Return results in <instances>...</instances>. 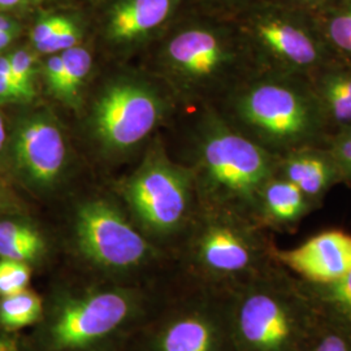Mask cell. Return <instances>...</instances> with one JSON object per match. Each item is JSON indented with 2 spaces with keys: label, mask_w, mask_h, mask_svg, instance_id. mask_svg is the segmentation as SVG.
<instances>
[{
  "label": "cell",
  "mask_w": 351,
  "mask_h": 351,
  "mask_svg": "<svg viewBox=\"0 0 351 351\" xmlns=\"http://www.w3.org/2000/svg\"><path fill=\"white\" fill-rule=\"evenodd\" d=\"M217 3L226 5V7H233V8H239L241 11L246 7H249L254 3H258L261 0H216Z\"/></svg>",
  "instance_id": "cell-33"
},
{
  "label": "cell",
  "mask_w": 351,
  "mask_h": 351,
  "mask_svg": "<svg viewBox=\"0 0 351 351\" xmlns=\"http://www.w3.org/2000/svg\"><path fill=\"white\" fill-rule=\"evenodd\" d=\"M311 298L320 303L322 310L341 326L351 328V271L329 284H311Z\"/></svg>",
  "instance_id": "cell-21"
},
{
  "label": "cell",
  "mask_w": 351,
  "mask_h": 351,
  "mask_svg": "<svg viewBox=\"0 0 351 351\" xmlns=\"http://www.w3.org/2000/svg\"><path fill=\"white\" fill-rule=\"evenodd\" d=\"M197 130V178L203 193L216 208L256 223L259 195L276 173V156L233 129L213 108Z\"/></svg>",
  "instance_id": "cell-2"
},
{
  "label": "cell",
  "mask_w": 351,
  "mask_h": 351,
  "mask_svg": "<svg viewBox=\"0 0 351 351\" xmlns=\"http://www.w3.org/2000/svg\"><path fill=\"white\" fill-rule=\"evenodd\" d=\"M275 256L311 284H329L351 271V234L326 230L291 250H275Z\"/></svg>",
  "instance_id": "cell-12"
},
{
  "label": "cell",
  "mask_w": 351,
  "mask_h": 351,
  "mask_svg": "<svg viewBox=\"0 0 351 351\" xmlns=\"http://www.w3.org/2000/svg\"><path fill=\"white\" fill-rule=\"evenodd\" d=\"M4 142H5V128H4V123H3V117L0 114V150L3 149Z\"/></svg>",
  "instance_id": "cell-36"
},
{
  "label": "cell",
  "mask_w": 351,
  "mask_h": 351,
  "mask_svg": "<svg viewBox=\"0 0 351 351\" xmlns=\"http://www.w3.org/2000/svg\"><path fill=\"white\" fill-rule=\"evenodd\" d=\"M242 12L237 26L259 69L310 77L335 58L308 13L274 0L254 3Z\"/></svg>",
  "instance_id": "cell-4"
},
{
  "label": "cell",
  "mask_w": 351,
  "mask_h": 351,
  "mask_svg": "<svg viewBox=\"0 0 351 351\" xmlns=\"http://www.w3.org/2000/svg\"><path fill=\"white\" fill-rule=\"evenodd\" d=\"M81 39V30L80 26L75 24V21L71 19L65 25L56 32L52 37L46 39L45 42L39 43L36 47V50L47 53V55H53V53H60L64 51L69 50L78 45Z\"/></svg>",
  "instance_id": "cell-26"
},
{
  "label": "cell",
  "mask_w": 351,
  "mask_h": 351,
  "mask_svg": "<svg viewBox=\"0 0 351 351\" xmlns=\"http://www.w3.org/2000/svg\"><path fill=\"white\" fill-rule=\"evenodd\" d=\"M275 175L294 184L311 202L319 204L326 193L342 184L339 168L326 146H310L277 158Z\"/></svg>",
  "instance_id": "cell-13"
},
{
  "label": "cell",
  "mask_w": 351,
  "mask_h": 351,
  "mask_svg": "<svg viewBox=\"0 0 351 351\" xmlns=\"http://www.w3.org/2000/svg\"><path fill=\"white\" fill-rule=\"evenodd\" d=\"M310 351H351V342L341 335L330 333L319 339Z\"/></svg>",
  "instance_id": "cell-31"
},
{
  "label": "cell",
  "mask_w": 351,
  "mask_h": 351,
  "mask_svg": "<svg viewBox=\"0 0 351 351\" xmlns=\"http://www.w3.org/2000/svg\"><path fill=\"white\" fill-rule=\"evenodd\" d=\"M274 1L317 17L322 13L326 12V10L332 7L337 0H274Z\"/></svg>",
  "instance_id": "cell-29"
},
{
  "label": "cell",
  "mask_w": 351,
  "mask_h": 351,
  "mask_svg": "<svg viewBox=\"0 0 351 351\" xmlns=\"http://www.w3.org/2000/svg\"><path fill=\"white\" fill-rule=\"evenodd\" d=\"M69 20H71L69 17L60 16V14H55V16H49V17L42 19L32 30V42H33V45L37 46L39 43L45 42L46 39L52 37Z\"/></svg>",
  "instance_id": "cell-27"
},
{
  "label": "cell",
  "mask_w": 351,
  "mask_h": 351,
  "mask_svg": "<svg viewBox=\"0 0 351 351\" xmlns=\"http://www.w3.org/2000/svg\"><path fill=\"white\" fill-rule=\"evenodd\" d=\"M43 315V303L37 293L24 289L11 295L1 297L0 326L8 330H19L33 326Z\"/></svg>",
  "instance_id": "cell-20"
},
{
  "label": "cell",
  "mask_w": 351,
  "mask_h": 351,
  "mask_svg": "<svg viewBox=\"0 0 351 351\" xmlns=\"http://www.w3.org/2000/svg\"><path fill=\"white\" fill-rule=\"evenodd\" d=\"M14 155L30 181L39 186H51L63 173L66 162L60 128L45 114L27 119L17 130Z\"/></svg>",
  "instance_id": "cell-11"
},
{
  "label": "cell",
  "mask_w": 351,
  "mask_h": 351,
  "mask_svg": "<svg viewBox=\"0 0 351 351\" xmlns=\"http://www.w3.org/2000/svg\"><path fill=\"white\" fill-rule=\"evenodd\" d=\"M0 351H23L21 350V346L19 343V341L12 337V336H8V335H4V333H0Z\"/></svg>",
  "instance_id": "cell-32"
},
{
  "label": "cell",
  "mask_w": 351,
  "mask_h": 351,
  "mask_svg": "<svg viewBox=\"0 0 351 351\" xmlns=\"http://www.w3.org/2000/svg\"><path fill=\"white\" fill-rule=\"evenodd\" d=\"M19 25L8 17L0 16V33H17Z\"/></svg>",
  "instance_id": "cell-34"
},
{
  "label": "cell",
  "mask_w": 351,
  "mask_h": 351,
  "mask_svg": "<svg viewBox=\"0 0 351 351\" xmlns=\"http://www.w3.org/2000/svg\"><path fill=\"white\" fill-rule=\"evenodd\" d=\"M25 0H0V8L1 10H10L19 7L20 4H23Z\"/></svg>",
  "instance_id": "cell-35"
},
{
  "label": "cell",
  "mask_w": 351,
  "mask_h": 351,
  "mask_svg": "<svg viewBox=\"0 0 351 351\" xmlns=\"http://www.w3.org/2000/svg\"><path fill=\"white\" fill-rule=\"evenodd\" d=\"M304 306L287 290L262 287L239 302L234 333L241 351H300L308 330Z\"/></svg>",
  "instance_id": "cell-6"
},
{
  "label": "cell",
  "mask_w": 351,
  "mask_h": 351,
  "mask_svg": "<svg viewBox=\"0 0 351 351\" xmlns=\"http://www.w3.org/2000/svg\"><path fill=\"white\" fill-rule=\"evenodd\" d=\"M193 175L168 162L143 167L126 188V197L139 219L158 232H172L188 217Z\"/></svg>",
  "instance_id": "cell-9"
},
{
  "label": "cell",
  "mask_w": 351,
  "mask_h": 351,
  "mask_svg": "<svg viewBox=\"0 0 351 351\" xmlns=\"http://www.w3.org/2000/svg\"><path fill=\"white\" fill-rule=\"evenodd\" d=\"M223 101L226 123L276 158L329 139L308 75L256 69Z\"/></svg>",
  "instance_id": "cell-1"
},
{
  "label": "cell",
  "mask_w": 351,
  "mask_h": 351,
  "mask_svg": "<svg viewBox=\"0 0 351 351\" xmlns=\"http://www.w3.org/2000/svg\"><path fill=\"white\" fill-rule=\"evenodd\" d=\"M75 237L80 249L91 262L110 269L136 267L149 252L143 237L104 201L86 202L78 208Z\"/></svg>",
  "instance_id": "cell-8"
},
{
  "label": "cell",
  "mask_w": 351,
  "mask_h": 351,
  "mask_svg": "<svg viewBox=\"0 0 351 351\" xmlns=\"http://www.w3.org/2000/svg\"><path fill=\"white\" fill-rule=\"evenodd\" d=\"M311 202L300 189L278 176H272L261 191L256 223L276 229L291 228L313 210Z\"/></svg>",
  "instance_id": "cell-17"
},
{
  "label": "cell",
  "mask_w": 351,
  "mask_h": 351,
  "mask_svg": "<svg viewBox=\"0 0 351 351\" xmlns=\"http://www.w3.org/2000/svg\"><path fill=\"white\" fill-rule=\"evenodd\" d=\"M177 0H119L108 21V38L117 43H130L149 36L173 12Z\"/></svg>",
  "instance_id": "cell-15"
},
{
  "label": "cell",
  "mask_w": 351,
  "mask_h": 351,
  "mask_svg": "<svg viewBox=\"0 0 351 351\" xmlns=\"http://www.w3.org/2000/svg\"><path fill=\"white\" fill-rule=\"evenodd\" d=\"M316 20L335 58L351 63V0H337Z\"/></svg>",
  "instance_id": "cell-19"
},
{
  "label": "cell",
  "mask_w": 351,
  "mask_h": 351,
  "mask_svg": "<svg viewBox=\"0 0 351 351\" xmlns=\"http://www.w3.org/2000/svg\"><path fill=\"white\" fill-rule=\"evenodd\" d=\"M165 52L184 90L202 98L223 99L259 69L237 25L191 23L171 38Z\"/></svg>",
  "instance_id": "cell-3"
},
{
  "label": "cell",
  "mask_w": 351,
  "mask_h": 351,
  "mask_svg": "<svg viewBox=\"0 0 351 351\" xmlns=\"http://www.w3.org/2000/svg\"><path fill=\"white\" fill-rule=\"evenodd\" d=\"M308 78L329 137L351 126V63L333 58Z\"/></svg>",
  "instance_id": "cell-14"
},
{
  "label": "cell",
  "mask_w": 351,
  "mask_h": 351,
  "mask_svg": "<svg viewBox=\"0 0 351 351\" xmlns=\"http://www.w3.org/2000/svg\"><path fill=\"white\" fill-rule=\"evenodd\" d=\"M63 71L64 64L62 53L51 55L49 60L45 63V75H46L49 88L56 97H58V94L60 91V86H62Z\"/></svg>",
  "instance_id": "cell-28"
},
{
  "label": "cell",
  "mask_w": 351,
  "mask_h": 351,
  "mask_svg": "<svg viewBox=\"0 0 351 351\" xmlns=\"http://www.w3.org/2000/svg\"><path fill=\"white\" fill-rule=\"evenodd\" d=\"M221 330L210 315L194 311L168 322L156 336L154 351H220Z\"/></svg>",
  "instance_id": "cell-16"
},
{
  "label": "cell",
  "mask_w": 351,
  "mask_h": 351,
  "mask_svg": "<svg viewBox=\"0 0 351 351\" xmlns=\"http://www.w3.org/2000/svg\"><path fill=\"white\" fill-rule=\"evenodd\" d=\"M195 241L202 267L221 276H233L256 268L272 252L258 223L236 213L216 210L203 223Z\"/></svg>",
  "instance_id": "cell-7"
},
{
  "label": "cell",
  "mask_w": 351,
  "mask_h": 351,
  "mask_svg": "<svg viewBox=\"0 0 351 351\" xmlns=\"http://www.w3.org/2000/svg\"><path fill=\"white\" fill-rule=\"evenodd\" d=\"M60 53L63 56L64 71L58 98L73 103L77 101L78 93L91 69V55L85 47L78 45Z\"/></svg>",
  "instance_id": "cell-22"
},
{
  "label": "cell",
  "mask_w": 351,
  "mask_h": 351,
  "mask_svg": "<svg viewBox=\"0 0 351 351\" xmlns=\"http://www.w3.org/2000/svg\"><path fill=\"white\" fill-rule=\"evenodd\" d=\"M159 114L160 104L149 88L134 82H119L97 101L94 128L104 146L126 150L150 134Z\"/></svg>",
  "instance_id": "cell-10"
},
{
  "label": "cell",
  "mask_w": 351,
  "mask_h": 351,
  "mask_svg": "<svg viewBox=\"0 0 351 351\" xmlns=\"http://www.w3.org/2000/svg\"><path fill=\"white\" fill-rule=\"evenodd\" d=\"M326 147L339 168L342 184L351 186V126L330 136Z\"/></svg>",
  "instance_id": "cell-25"
},
{
  "label": "cell",
  "mask_w": 351,
  "mask_h": 351,
  "mask_svg": "<svg viewBox=\"0 0 351 351\" xmlns=\"http://www.w3.org/2000/svg\"><path fill=\"white\" fill-rule=\"evenodd\" d=\"M30 276L29 264L0 258V295H11L27 288Z\"/></svg>",
  "instance_id": "cell-24"
},
{
  "label": "cell",
  "mask_w": 351,
  "mask_h": 351,
  "mask_svg": "<svg viewBox=\"0 0 351 351\" xmlns=\"http://www.w3.org/2000/svg\"><path fill=\"white\" fill-rule=\"evenodd\" d=\"M45 250V241L36 228L24 223L0 221V258L29 263Z\"/></svg>",
  "instance_id": "cell-18"
},
{
  "label": "cell",
  "mask_w": 351,
  "mask_h": 351,
  "mask_svg": "<svg viewBox=\"0 0 351 351\" xmlns=\"http://www.w3.org/2000/svg\"><path fill=\"white\" fill-rule=\"evenodd\" d=\"M19 101L8 56H0V101Z\"/></svg>",
  "instance_id": "cell-30"
},
{
  "label": "cell",
  "mask_w": 351,
  "mask_h": 351,
  "mask_svg": "<svg viewBox=\"0 0 351 351\" xmlns=\"http://www.w3.org/2000/svg\"><path fill=\"white\" fill-rule=\"evenodd\" d=\"M136 310L124 290H91L64 298L51 311L45 330L50 351H85L117 333Z\"/></svg>",
  "instance_id": "cell-5"
},
{
  "label": "cell",
  "mask_w": 351,
  "mask_h": 351,
  "mask_svg": "<svg viewBox=\"0 0 351 351\" xmlns=\"http://www.w3.org/2000/svg\"><path fill=\"white\" fill-rule=\"evenodd\" d=\"M8 59L19 101H30L34 97V59L32 53L19 50L11 53Z\"/></svg>",
  "instance_id": "cell-23"
}]
</instances>
